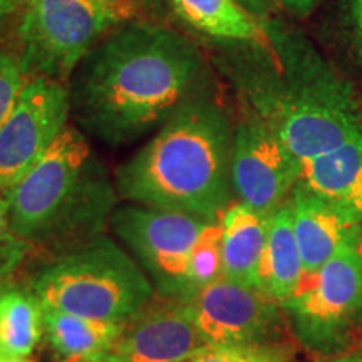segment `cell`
Segmentation results:
<instances>
[{
	"label": "cell",
	"instance_id": "cell-1",
	"mask_svg": "<svg viewBox=\"0 0 362 362\" xmlns=\"http://www.w3.org/2000/svg\"><path fill=\"white\" fill-rule=\"evenodd\" d=\"M203 59L170 27L131 22L104 35L72 76L71 115L101 141L124 144L197 96Z\"/></svg>",
	"mask_w": 362,
	"mask_h": 362
},
{
	"label": "cell",
	"instance_id": "cell-2",
	"mask_svg": "<svg viewBox=\"0 0 362 362\" xmlns=\"http://www.w3.org/2000/svg\"><path fill=\"white\" fill-rule=\"evenodd\" d=\"M232 138L216 104L194 96L116 173V189L139 205L220 220L232 203Z\"/></svg>",
	"mask_w": 362,
	"mask_h": 362
},
{
	"label": "cell",
	"instance_id": "cell-3",
	"mask_svg": "<svg viewBox=\"0 0 362 362\" xmlns=\"http://www.w3.org/2000/svg\"><path fill=\"white\" fill-rule=\"evenodd\" d=\"M116 193L86 136L67 124L6 192L8 221L33 252L42 248L56 257L104 233L116 208Z\"/></svg>",
	"mask_w": 362,
	"mask_h": 362
},
{
	"label": "cell",
	"instance_id": "cell-4",
	"mask_svg": "<svg viewBox=\"0 0 362 362\" xmlns=\"http://www.w3.org/2000/svg\"><path fill=\"white\" fill-rule=\"evenodd\" d=\"M30 288L44 309L121 324L158 296L133 255L106 233L52 257Z\"/></svg>",
	"mask_w": 362,
	"mask_h": 362
},
{
	"label": "cell",
	"instance_id": "cell-5",
	"mask_svg": "<svg viewBox=\"0 0 362 362\" xmlns=\"http://www.w3.org/2000/svg\"><path fill=\"white\" fill-rule=\"evenodd\" d=\"M119 17L112 0H25L17 40L27 78L66 83Z\"/></svg>",
	"mask_w": 362,
	"mask_h": 362
},
{
	"label": "cell",
	"instance_id": "cell-6",
	"mask_svg": "<svg viewBox=\"0 0 362 362\" xmlns=\"http://www.w3.org/2000/svg\"><path fill=\"white\" fill-rule=\"evenodd\" d=\"M208 221L211 220L183 211L131 203L115 208L110 226L158 296L185 300L189 253Z\"/></svg>",
	"mask_w": 362,
	"mask_h": 362
},
{
	"label": "cell",
	"instance_id": "cell-7",
	"mask_svg": "<svg viewBox=\"0 0 362 362\" xmlns=\"http://www.w3.org/2000/svg\"><path fill=\"white\" fill-rule=\"evenodd\" d=\"M282 309L297 337L314 351L330 352L349 337L362 317V253L349 248L319 270L304 274Z\"/></svg>",
	"mask_w": 362,
	"mask_h": 362
},
{
	"label": "cell",
	"instance_id": "cell-8",
	"mask_svg": "<svg viewBox=\"0 0 362 362\" xmlns=\"http://www.w3.org/2000/svg\"><path fill=\"white\" fill-rule=\"evenodd\" d=\"M71 116V90L61 81L29 78L0 126V189L8 192L37 163Z\"/></svg>",
	"mask_w": 362,
	"mask_h": 362
},
{
	"label": "cell",
	"instance_id": "cell-9",
	"mask_svg": "<svg viewBox=\"0 0 362 362\" xmlns=\"http://www.w3.org/2000/svg\"><path fill=\"white\" fill-rule=\"evenodd\" d=\"M232 188L240 203L272 216L300 176V163L259 116L245 117L232 138Z\"/></svg>",
	"mask_w": 362,
	"mask_h": 362
},
{
	"label": "cell",
	"instance_id": "cell-10",
	"mask_svg": "<svg viewBox=\"0 0 362 362\" xmlns=\"http://www.w3.org/2000/svg\"><path fill=\"white\" fill-rule=\"evenodd\" d=\"M183 302L206 344L269 342L282 307L260 288L226 277Z\"/></svg>",
	"mask_w": 362,
	"mask_h": 362
},
{
	"label": "cell",
	"instance_id": "cell-11",
	"mask_svg": "<svg viewBox=\"0 0 362 362\" xmlns=\"http://www.w3.org/2000/svg\"><path fill=\"white\" fill-rule=\"evenodd\" d=\"M260 117L298 163L327 155L362 134L349 107L325 94L300 93L277 98L262 110Z\"/></svg>",
	"mask_w": 362,
	"mask_h": 362
},
{
	"label": "cell",
	"instance_id": "cell-12",
	"mask_svg": "<svg viewBox=\"0 0 362 362\" xmlns=\"http://www.w3.org/2000/svg\"><path fill=\"white\" fill-rule=\"evenodd\" d=\"M205 344L187 304L158 296L124 322L111 352L121 362H183Z\"/></svg>",
	"mask_w": 362,
	"mask_h": 362
},
{
	"label": "cell",
	"instance_id": "cell-13",
	"mask_svg": "<svg viewBox=\"0 0 362 362\" xmlns=\"http://www.w3.org/2000/svg\"><path fill=\"white\" fill-rule=\"evenodd\" d=\"M288 203L305 274L319 270L337 253L359 248L362 223L349 211L317 197L298 183Z\"/></svg>",
	"mask_w": 362,
	"mask_h": 362
},
{
	"label": "cell",
	"instance_id": "cell-14",
	"mask_svg": "<svg viewBox=\"0 0 362 362\" xmlns=\"http://www.w3.org/2000/svg\"><path fill=\"white\" fill-rule=\"evenodd\" d=\"M298 185L362 223V134L327 155L302 161Z\"/></svg>",
	"mask_w": 362,
	"mask_h": 362
},
{
	"label": "cell",
	"instance_id": "cell-15",
	"mask_svg": "<svg viewBox=\"0 0 362 362\" xmlns=\"http://www.w3.org/2000/svg\"><path fill=\"white\" fill-rule=\"evenodd\" d=\"M269 218L243 203H233L221 215L223 277L260 288V264L264 257Z\"/></svg>",
	"mask_w": 362,
	"mask_h": 362
},
{
	"label": "cell",
	"instance_id": "cell-16",
	"mask_svg": "<svg viewBox=\"0 0 362 362\" xmlns=\"http://www.w3.org/2000/svg\"><path fill=\"white\" fill-rule=\"evenodd\" d=\"M291 203H284L269 218V235L260 264V291L284 305L297 292L304 277Z\"/></svg>",
	"mask_w": 362,
	"mask_h": 362
},
{
	"label": "cell",
	"instance_id": "cell-17",
	"mask_svg": "<svg viewBox=\"0 0 362 362\" xmlns=\"http://www.w3.org/2000/svg\"><path fill=\"white\" fill-rule=\"evenodd\" d=\"M124 324L44 309V337L57 362H78L112 349Z\"/></svg>",
	"mask_w": 362,
	"mask_h": 362
},
{
	"label": "cell",
	"instance_id": "cell-18",
	"mask_svg": "<svg viewBox=\"0 0 362 362\" xmlns=\"http://www.w3.org/2000/svg\"><path fill=\"white\" fill-rule=\"evenodd\" d=\"M175 11L193 29L216 39L243 40L270 49V37L237 0H171Z\"/></svg>",
	"mask_w": 362,
	"mask_h": 362
},
{
	"label": "cell",
	"instance_id": "cell-19",
	"mask_svg": "<svg viewBox=\"0 0 362 362\" xmlns=\"http://www.w3.org/2000/svg\"><path fill=\"white\" fill-rule=\"evenodd\" d=\"M44 339V305L33 288L0 285V354L30 356Z\"/></svg>",
	"mask_w": 362,
	"mask_h": 362
},
{
	"label": "cell",
	"instance_id": "cell-20",
	"mask_svg": "<svg viewBox=\"0 0 362 362\" xmlns=\"http://www.w3.org/2000/svg\"><path fill=\"white\" fill-rule=\"evenodd\" d=\"M223 277V255H221V221H208L197 238L189 253L187 296L189 300L203 287Z\"/></svg>",
	"mask_w": 362,
	"mask_h": 362
},
{
	"label": "cell",
	"instance_id": "cell-21",
	"mask_svg": "<svg viewBox=\"0 0 362 362\" xmlns=\"http://www.w3.org/2000/svg\"><path fill=\"white\" fill-rule=\"evenodd\" d=\"M183 362H288V354L272 342L205 344Z\"/></svg>",
	"mask_w": 362,
	"mask_h": 362
},
{
	"label": "cell",
	"instance_id": "cell-22",
	"mask_svg": "<svg viewBox=\"0 0 362 362\" xmlns=\"http://www.w3.org/2000/svg\"><path fill=\"white\" fill-rule=\"evenodd\" d=\"M33 247L17 237L8 221V206L6 192L0 189V285L12 277Z\"/></svg>",
	"mask_w": 362,
	"mask_h": 362
},
{
	"label": "cell",
	"instance_id": "cell-23",
	"mask_svg": "<svg viewBox=\"0 0 362 362\" xmlns=\"http://www.w3.org/2000/svg\"><path fill=\"white\" fill-rule=\"evenodd\" d=\"M27 79L21 59L0 51V126L6 123L16 107Z\"/></svg>",
	"mask_w": 362,
	"mask_h": 362
},
{
	"label": "cell",
	"instance_id": "cell-24",
	"mask_svg": "<svg viewBox=\"0 0 362 362\" xmlns=\"http://www.w3.org/2000/svg\"><path fill=\"white\" fill-rule=\"evenodd\" d=\"M24 2L25 0H0V30L16 13L22 11Z\"/></svg>",
	"mask_w": 362,
	"mask_h": 362
},
{
	"label": "cell",
	"instance_id": "cell-25",
	"mask_svg": "<svg viewBox=\"0 0 362 362\" xmlns=\"http://www.w3.org/2000/svg\"><path fill=\"white\" fill-rule=\"evenodd\" d=\"M288 11L296 13H307L312 7L315 6L317 0H280Z\"/></svg>",
	"mask_w": 362,
	"mask_h": 362
},
{
	"label": "cell",
	"instance_id": "cell-26",
	"mask_svg": "<svg viewBox=\"0 0 362 362\" xmlns=\"http://www.w3.org/2000/svg\"><path fill=\"white\" fill-rule=\"evenodd\" d=\"M78 362H121V361L117 359L111 351H107V352H101V354L86 357V359H81Z\"/></svg>",
	"mask_w": 362,
	"mask_h": 362
},
{
	"label": "cell",
	"instance_id": "cell-27",
	"mask_svg": "<svg viewBox=\"0 0 362 362\" xmlns=\"http://www.w3.org/2000/svg\"><path fill=\"white\" fill-rule=\"evenodd\" d=\"M319 362H362V354H344L329 357V359H322Z\"/></svg>",
	"mask_w": 362,
	"mask_h": 362
},
{
	"label": "cell",
	"instance_id": "cell-28",
	"mask_svg": "<svg viewBox=\"0 0 362 362\" xmlns=\"http://www.w3.org/2000/svg\"><path fill=\"white\" fill-rule=\"evenodd\" d=\"M0 362H34V361L29 359V356L19 357V356H4V354H0Z\"/></svg>",
	"mask_w": 362,
	"mask_h": 362
},
{
	"label": "cell",
	"instance_id": "cell-29",
	"mask_svg": "<svg viewBox=\"0 0 362 362\" xmlns=\"http://www.w3.org/2000/svg\"><path fill=\"white\" fill-rule=\"evenodd\" d=\"M361 2V7H359V11H361V16H362V0H359Z\"/></svg>",
	"mask_w": 362,
	"mask_h": 362
},
{
	"label": "cell",
	"instance_id": "cell-30",
	"mask_svg": "<svg viewBox=\"0 0 362 362\" xmlns=\"http://www.w3.org/2000/svg\"><path fill=\"white\" fill-rule=\"evenodd\" d=\"M237 2H240V0H237ZM245 2H253V0H245Z\"/></svg>",
	"mask_w": 362,
	"mask_h": 362
},
{
	"label": "cell",
	"instance_id": "cell-31",
	"mask_svg": "<svg viewBox=\"0 0 362 362\" xmlns=\"http://www.w3.org/2000/svg\"><path fill=\"white\" fill-rule=\"evenodd\" d=\"M361 347H362V339H361Z\"/></svg>",
	"mask_w": 362,
	"mask_h": 362
}]
</instances>
